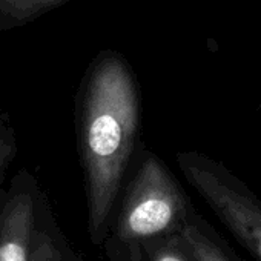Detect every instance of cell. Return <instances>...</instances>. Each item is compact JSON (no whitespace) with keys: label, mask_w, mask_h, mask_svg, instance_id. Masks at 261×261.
Masks as SVG:
<instances>
[{"label":"cell","mask_w":261,"mask_h":261,"mask_svg":"<svg viewBox=\"0 0 261 261\" xmlns=\"http://www.w3.org/2000/svg\"><path fill=\"white\" fill-rule=\"evenodd\" d=\"M36 233L31 195L13 197L0 214V261H33Z\"/></svg>","instance_id":"obj_4"},{"label":"cell","mask_w":261,"mask_h":261,"mask_svg":"<svg viewBox=\"0 0 261 261\" xmlns=\"http://www.w3.org/2000/svg\"><path fill=\"white\" fill-rule=\"evenodd\" d=\"M5 155H7V151H5V145L2 142V137H0V168H2L4 162H5Z\"/></svg>","instance_id":"obj_9"},{"label":"cell","mask_w":261,"mask_h":261,"mask_svg":"<svg viewBox=\"0 0 261 261\" xmlns=\"http://www.w3.org/2000/svg\"><path fill=\"white\" fill-rule=\"evenodd\" d=\"M177 165L188 183L214 211L232 237L261 261V200L221 162L198 152H178Z\"/></svg>","instance_id":"obj_3"},{"label":"cell","mask_w":261,"mask_h":261,"mask_svg":"<svg viewBox=\"0 0 261 261\" xmlns=\"http://www.w3.org/2000/svg\"><path fill=\"white\" fill-rule=\"evenodd\" d=\"M142 94L127 60L103 51L91 63L80 92L79 149L85 174L88 235L101 246L139 149Z\"/></svg>","instance_id":"obj_1"},{"label":"cell","mask_w":261,"mask_h":261,"mask_svg":"<svg viewBox=\"0 0 261 261\" xmlns=\"http://www.w3.org/2000/svg\"><path fill=\"white\" fill-rule=\"evenodd\" d=\"M195 212L168 165L142 145L101 244L109 261H143V244L181 233Z\"/></svg>","instance_id":"obj_2"},{"label":"cell","mask_w":261,"mask_h":261,"mask_svg":"<svg viewBox=\"0 0 261 261\" xmlns=\"http://www.w3.org/2000/svg\"><path fill=\"white\" fill-rule=\"evenodd\" d=\"M258 118H259V126H261V105L258 108Z\"/></svg>","instance_id":"obj_10"},{"label":"cell","mask_w":261,"mask_h":261,"mask_svg":"<svg viewBox=\"0 0 261 261\" xmlns=\"http://www.w3.org/2000/svg\"><path fill=\"white\" fill-rule=\"evenodd\" d=\"M143 261H195L185 237L172 233L143 244Z\"/></svg>","instance_id":"obj_6"},{"label":"cell","mask_w":261,"mask_h":261,"mask_svg":"<svg viewBox=\"0 0 261 261\" xmlns=\"http://www.w3.org/2000/svg\"><path fill=\"white\" fill-rule=\"evenodd\" d=\"M181 235L195 261H243L217 229L197 211L189 217Z\"/></svg>","instance_id":"obj_5"},{"label":"cell","mask_w":261,"mask_h":261,"mask_svg":"<svg viewBox=\"0 0 261 261\" xmlns=\"http://www.w3.org/2000/svg\"><path fill=\"white\" fill-rule=\"evenodd\" d=\"M33 261H79L72 252L63 249L60 243H57L49 233L39 232L36 233Z\"/></svg>","instance_id":"obj_8"},{"label":"cell","mask_w":261,"mask_h":261,"mask_svg":"<svg viewBox=\"0 0 261 261\" xmlns=\"http://www.w3.org/2000/svg\"><path fill=\"white\" fill-rule=\"evenodd\" d=\"M65 2L66 0H0V19L28 22Z\"/></svg>","instance_id":"obj_7"}]
</instances>
